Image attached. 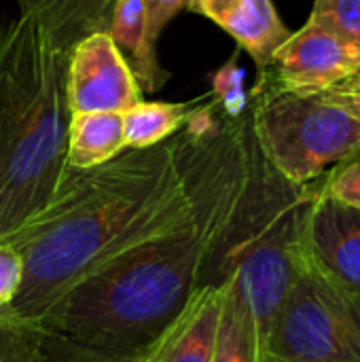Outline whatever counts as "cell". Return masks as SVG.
Masks as SVG:
<instances>
[{
    "label": "cell",
    "instance_id": "1",
    "mask_svg": "<svg viewBox=\"0 0 360 362\" xmlns=\"http://www.w3.org/2000/svg\"><path fill=\"white\" fill-rule=\"evenodd\" d=\"M191 214L170 140L91 170L66 168L51 199L4 240L23 259V284L2 314L36 318L104 261Z\"/></svg>",
    "mask_w": 360,
    "mask_h": 362
},
{
    "label": "cell",
    "instance_id": "2",
    "mask_svg": "<svg viewBox=\"0 0 360 362\" xmlns=\"http://www.w3.org/2000/svg\"><path fill=\"white\" fill-rule=\"evenodd\" d=\"M206 248V233L191 214L104 261L32 322L95 354L134 362L199 288Z\"/></svg>",
    "mask_w": 360,
    "mask_h": 362
},
{
    "label": "cell",
    "instance_id": "3",
    "mask_svg": "<svg viewBox=\"0 0 360 362\" xmlns=\"http://www.w3.org/2000/svg\"><path fill=\"white\" fill-rule=\"evenodd\" d=\"M68 53L32 17L0 32V242L55 193L66 170Z\"/></svg>",
    "mask_w": 360,
    "mask_h": 362
},
{
    "label": "cell",
    "instance_id": "4",
    "mask_svg": "<svg viewBox=\"0 0 360 362\" xmlns=\"http://www.w3.org/2000/svg\"><path fill=\"white\" fill-rule=\"evenodd\" d=\"M248 98L267 161L293 185L318 180L329 165L360 151V121L320 93L284 89L267 68L259 72Z\"/></svg>",
    "mask_w": 360,
    "mask_h": 362
},
{
    "label": "cell",
    "instance_id": "5",
    "mask_svg": "<svg viewBox=\"0 0 360 362\" xmlns=\"http://www.w3.org/2000/svg\"><path fill=\"white\" fill-rule=\"evenodd\" d=\"M267 361L360 362V299L297 250L295 274L267 337Z\"/></svg>",
    "mask_w": 360,
    "mask_h": 362
},
{
    "label": "cell",
    "instance_id": "6",
    "mask_svg": "<svg viewBox=\"0 0 360 362\" xmlns=\"http://www.w3.org/2000/svg\"><path fill=\"white\" fill-rule=\"evenodd\" d=\"M297 250L327 280L360 299V210L320 191L312 197L299 223Z\"/></svg>",
    "mask_w": 360,
    "mask_h": 362
},
{
    "label": "cell",
    "instance_id": "7",
    "mask_svg": "<svg viewBox=\"0 0 360 362\" xmlns=\"http://www.w3.org/2000/svg\"><path fill=\"white\" fill-rule=\"evenodd\" d=\"M66 100L72 112H127L142 91L108 32H95L72 47L66 70Z\"/></svg>",
    "mask_w": 360,
    "mask_h": 362
},
{
    "label": "cell",
    "instance_id": "8",
    "mask_svg": "<svg viewBox=\"0 0 360 362\" xmlns=\"http://www.w3.org/2000/svg\"><path fill=\"white\" fill-rule=\"evenodd\" d=\"M359 68V49L308 19L278 47L267 70L284 89L320 93Z\"/></svg>",
    "mask_w": 360,
    "mask_h": 362
},
{
    "label": "cell",
    "instance_id": "9",
    "mask_svg": "<svg viewBox=\"0 0 360 362\" xmlns=\"http://www.w3.org/2000/svg\"><path fill=\"white\" fill-rule=\"evenodd\" d=\"M223 286H199L180 314L134 362H212Z\"/></svg>",
    "mask_w": 360,
    "mask_h": 362
},
{
    "label": "cell",
    "instance_id": "10",
    "mask_svg": "<svg viewBox=\"0 0 360 362\" xmlns=\"http://www.w3.org/2000/svg\"><path fill=\"white\" fill-rule=\"evenodd\" d=\"M187 8L223 28L259 72L269 68L274 53L291 36L274 0H189Z\"/></svg>",
    "mask_w": 360,
    "mask_h": 362
},
{
    "label": "cell",
    "instance_id": "11",
    "mask_svg": "<svg viewBox=\"0 0 360 362\" xmlns=\"http://www.w3.org/2000/svg\"><path fill=\"white\" fill-rule=\"evenodd\" d=\"M21 15L40 23L55 49L70 53L76 42L108 32L115 0H17Z\"/></svg>",
    "mask_w": 360,
    "mask_h": 362
},
{
    "label": "cell",
    "instance_id": "12",
    "mask_svg": "<svg viewBox=\"0 0 360 362\" xmlns=\"http://www.w3.org/2000/svg\"><path fill=\"white\" fill-rule=\"evenodd\" d=\"M112 42L129 66L142 93H157L170 81V72L157 57V42L149 38L142 0H115L110 30Z\"/></svg>",
    "mask_w": 360,
    "mask_h": 362
},
{
    "label": "cell",
    "instance_id": "13",
    "mask_svg": "<svg viewBox=\"0 0 360 362\" xmlns=\"http://www.w3.org/2000/svg\"><path fill=\"white\" fill-rule=\"evenodd\" d=\"M121 112H72L66 138V168L91 170L125 151Z\"/></svg>",
    "mask_w": 360,
    "mask_h": 362
},
{
    "label": "cell",
    "instance_id": "14",
    "mask_svg": "<svg viewBox=\"0 0 360 362\" xmlns=\"http://www.w3.org/2000/svg\"><path fill=\"white\" fill-rule=\"evenodd\" d=\"M204 98L189 102H138L123 112V132L127 148H151L170 140L182 129L193 108Z\"/></svg>",
    "mask_w": 360,
    "mask_h": 362
},
{
    "label": "cell",
    "instance_id": "15",
    "mask_svg": "<svg viewBox=\"0 0 360 362\" xmlns=\"http://www.w3.org/2000/svg\"><path fill=\"white\" fill-rule=\"evenodd\" d=\"M223 310L216 331L212 362H267L255 320L236 295L231 284H223Z\"/></svg>",
    "mask_w": 360,
    "mask_h": 362
},
{
    "label": "cell",
    "instance_id": "16",
    "mask_svg": "<svg viewBox=\"0 0 360 362\" xmlns=\"http://www.w3.org/2000/svg\"><path fill=\"white\" fill-rule=\"evenodd\" d=\"M240 47L221 64V68L216 72L210 74L212 81V91H210V102L229 119L242 117L248 106H250V98L248 91L244 87L246 81V72L240 66Z\"/></svg>",
    "mask_w": 360,
    "mask_h": 362
},
{
    "label": "cell",
    "instance_id": "17",
    "mask_svg": "<svg viewBox=\"0 0 360 362\" xmlns=\"http://www.w3.org/2000/svg\"><path fill=\"white\" fill-rule=\"evenodd\" d=\"M310 21L360 51V0H314Z\"/></svg>",
    "mask_w": 360,
    "mask_h": 362
},
{
    "label": "cell",
    "instance_id": "18",
    "mask_svg": "<svg viewBox=\"0 0 360 362\" xmlns=\"http://www.w3.org/2000/svg\"><path fill=\"white\" fill-rule=\"evenodd\" d=\"M40 329L32 320L0 314V362H34Z\"/></svg>",
    "mask_w": 360,
    "mask_h": 362
},
{
    "label": "cell",
    "instance_id": "19",
    "mask_svg": "<svg viewBox=\"0 0 360 362\" xmlns=\"http://www.w3.org/2000/svg\"><path fill=\"white\" fill-rule=\"evenodd\" d=\"M320 191L346 206L360 210V151L339 161L320 180Z\"/></svg>",
    "mask_w": 360,
    "mask_h": 362
},
{
    "label": "cell",
    "instance_id": "20",
    "mask_svg": "<svg viewBox=\"0 0 360 362\" xmlns=\"http://www.w3.org/2000/svg\"><path fill=\"white\" fill-rule=\"evenodd\" d=\"M34 362H121L91 350H85L72 341H66L57 335L40 331L38 348L34 354Z\"/></svg>",
    "mask_w": 360,
    "mask_h": 362
},
{
    "label": "cell",
    "instance_id": "21",
    "mask_svg": "<svg viewBox=\"0 0 360 362\" xmlns=\"http://www.w3.org/2000/svg\"><path fill=\"white\" fill-rule=\"evenodd\" d=\"M23 284V259L6 242H0V314L17 299Z\"/></svg>",
    "mask_w": 360,
    "mask_h": 362
},
{
    "label": "cell",
    "instance_id": "22",
    "mask_svg": "<svg viewBox=\"0 0 360 362\" xmlns=\"http://www.w3.org/2000/svg\"><path fill=\"white\" fill-rule=\"evenodd\" d=\"M146 15V32L153 42L159 40L166 25L189 6V0H142Z\"/></svg>",
    "mask_w": 360,
    "mask_h": 362
},
{
    "label": "cell",
    "instance_id": "23",
    "mask_svg": "<svg viewBox=\"0 0 360 362\" xmlns=\"http://www.w3.org/2000/svg\"><path fill=\"white\" fill-rule=\"evenodd\" d=\"M320 95L329 104L342 108L344 112H348L350 117L360 121V68L354 74H350L348 78H344V81L335 83L333 87L320 91Z\"/></svg>",
    "mask_w": 360,
    "mask_h": 362
},
{
    "label": "cell",
    "instance_id": "24",
    "mask_svg": "<svg viewBox=\"0 0 360 362\" xmlns=\"http://www.w3.org/2000/svg\"><path fill=\"white\" fill-rule=\"evenodd\" d=\"M267 362H278V361H267Z\"/></svg>",
    "mask_w": 360,
    "mask_h": 362
}]
</instances>
